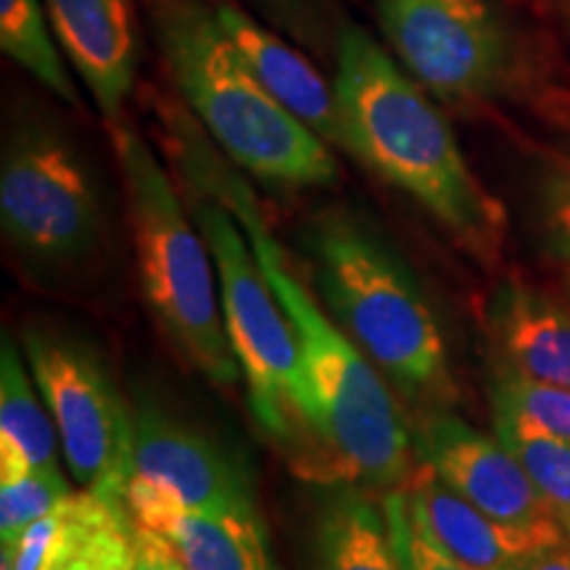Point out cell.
I'll use <instances>...</instances> for the list:
<instances>
[{
	"mask_svg": "<svg viewBox=\"0 0 570 570\" xmlns=\"http://www.w3.org/2000/svg\"><path fill=\"white\" fill-rule=\"evenodd\" d=\"M164 146L194 194L212 196L238 219L256 262L294 327L306 396V436L312 452L306 473L352 487L399 489L412 473V439L391 396L386 377L352 336L320 306L262 214L240 167L223 159L219 146L183 106L156 104Z\"/></svg>",
	"mask_w": 570,
	"mask_h": 570,
	"instance_id": "obj_1",
	"label": "cell"
},
{
	"mask_svg": "<svg viewBox=\"0 0 570 570\" xmlns=\"http://www.w3.org/2000/svg\"><path fill=\"white\" fill-rule=\"evenodd\" d=\"M341 148L407 194L470 254L494 259L502 248V204L462 156L452 127L396 56L354 21L336 32Z\"/></svg>",
	"mask_w": 570,
	"mask_h": 570,
	"instance_id": "obj_2",
	"label": "cell"
},
{
	"mask_svg": "<svg viewBox=\"0 0 570 570\" xmlns=\"http://www.w3.org/2000/svg\"><path fill=\"white\" fill-rule=\"evenodd\" d=\"M148 30L183 101L244 173L288 188L338 180L331 146L254 77L209 0H140Z\"/></svg>",
	"mask_w": 570,
	"mask_h": 570,
	"instance_id": "obj_3",
	"label": "cell"
},
{
	"mask_svg": "<svg viewBox=\"0 0 570 570\" xmlns=\"http://www.w3.org/2000/svg\"><path fill=\"white\" fill-rule=\"evenodd\" d=\"M317 288L336 323L386 381L415 402H446L444 336L407 262L370 223L327 209L309 227Z\"/></svg>",
	"mask_w": 570,
	"mask_h": 570,
	"instance_id": "obj_4",
	"label": "cell"
},
{
	"mask_svg": "<svg viewBox=\"0 0 570 570\" xmlns=\"http://www.w3.org/2000/svg\"><path fill=\"white\" fill-rule=\"evenodd\" d=\"M109 132L122 167L140 285L156 323L198 373L233 386L240 365L219 312L217 267L194 214L183 209L167 169L132 125L117 119Z\"/></svg>",
	"mask_w": 570,
	"mask_h": 570,
	"instance_id": "obj_5",
	"label": "cell"
},
{
	"mask_svg": "<svg viewBox=\"0 0 570 570\" xmlns=\"http://www.w3.org/2000/svg\"><path fill=\"white\" fill-rule=\"evenodd\" d=\"M190 196V214L217 267L225 331L246 377L256 423L269 439L294 444L306 431L304 375L294 327L233 212L212 196L194 190Z\"/></svg>",
	"mask_w": 570,
	"mask_h": 570,
	"instance_id": "obj_6",
	"label": "cell"
},
{
	"mask_svg": "<svg viewBox=\"0 0 570 570\" xmlns=\"http://www.w3.org/2000/svg\"><path fill=\"white\" fill-rule=\"evenodd\" d=\"M396 61L452 106H479L518 80L520 46L494 0H377Z\"/></svg>",
	"mask_w": 570,
	"mask_h": 570,
	"instance_id": "obj_7",
	"label": "cell"
},
{
	"mask_svg": "<svg viewBox=\"0 0 570 570\" xmlns=\"http://www.w3.org/2000/svg\"><path fill=\"white\" fill-rule=\"evenodd\" d=\"M0 223L19 252L42 262L75 259L98 238L101 196L90 167L48 119H19L6 138Z\"/></svg>",
	"mask_w": 570,
	"mask_h": 570,
	"instance_id": "obj_8",
	"label": "cell"
},
{
	"mask_svg": "<svg viewBox=\"0 0 570 570\" xmlns=\"http://www.w3.org/2000/svg\"><path fill=\"white\" fill-rule=\"evenodd\" d=\"M24 354L38 383L69 473L82 489L127 502L135 428L117 386L85 344L27 327Z\"/></svg>",
	"mask_w": 570,
	"mask_h": 570,
	"instance_id": "obj_9",
	"label": "cell"
},
{
	"mask_svg": "<svg viewBox=\"0 0 570 570\" xmlns=\"http://www.w3.org/2000/svg\"><path fill=\"white\" fill-rule=\"evenodd\" d=\"M132 428L127 508L140 525L156 529L169 512L256 510L244 470L204 433L154 404L132 412Z\"/></svg>",
	"mask_w": 570,
	"mask_h": 570,
	"instance_id": "obj_10",
	"label": "cell"
},
{
	"mask_svg": "<svg viewBox=\"0 0 570 570\" xmlns=\"http://www.w3.org/2000/svg\"><path fill=\"white\" fill-rule=\"evenodd\" d=\"M412 444L420 462L449 489L499 523L518 529L562 525L515 454L502 441L470 428L462 417L433 410L423 417Z\"/></svg>",
	"mask_w": 570,
	"mask_h": 570,
	"instance_id": "obj_11",
	"label": "cell"
},
{
	"mask_svg": "<svg viewBox=\"0 0 570 570\" xmlns=\"http://www.w3.org/2000/svg\"><path fill=\"white\" fill-rule=\"evenodd\" d=\"M420 533L465 570H515L533 554L568 544L566 529H518L499 523L420 465L402 483Z\"/></svg>",
	"mask_w": 570,
	"mask_h": 570,
	"instance_id": "obj_12",
	"label": "cell"
},
{
	"mask_svg": "<svg viewBox=\"0 0 570 570\" xmlns=\"http://www.w3.org/2000/svg\"><path fill=\"white\" fill-rule=\"evenodd\" d=\"M135 523L127 502L92 491H71L51 515L3 547L11 570H132Z\"/></svg>",
	"mask_w": 570,
	"mask_h": 570,
	"instance_id": "obj_13",
	"label": "cell"
},
{
	"mask_svg": "<svg viewBox=\"0 0 570 570\" xmlns=\"http://www.w3.org/2000/svg\"><path fill=\"white\" fill-rule=\"evenodd\" d=\"M67 61L106 122L122 119L138 71V0H42Z\"/></svg>",
	"mask_w": 570,
	"mask_h": 570,
	"instance_id": "obj_14",
	"label": "cell"
},
{
	"mask_svg": "<svg viewBox=\"0 0 570 570\" xmlns=\"http://www.w3.org/2000/svg\"><path fill=\"white\" fill-rule=\"evenodd\" d=\"M214 6L235 51L254 71L256 80L265 85L269 96L296 119H302L312 132H317L327 146L341 148V117L333 82H327L315 63L298 53L291 42L248 17L244 9L223 0Z\"/></svg>",
	"mask_w": 570,
	"mask_h": 570,
	"instance_id": "obj_15",
	"label": "cell"
},
{
	"mask_svg": "<svg viewBox=\"0 0 570 570\" xmlns=\"http://www.w3.org/2000/svg\"><path fill=\"white\" fill-rule=\"evenodd\" d=\"M499 348L518 373L570 389V312L523 283L494 298L491 315Z\"/></svg>",
	"mask_w": 570,
	"mask_h": 570,
	"instance_id": "obj_16",
	"label": "cell"
},
{
	"mask_svg": "<svg viewBox=\"0 0 570 570\" xmlns=\"http://www.w3.org/2000/svg\"><path fill=\"white\" fill-rule=\"evenodd\" d=\"M30 375L17 344L6 338L0 348V479L59 470V431Z\"/></svg>",
	"mask_w": 570,
	"mask_h": 570,
	"instance_id": "obj_17",
	"label": "cell"
},
{
	"mask_svg": "<svg viewBox=\"0 0 570 570\" xmlns=\"http://www.w3.org/2000/svg\"><path fill=\"white\" fill-rule=\"evenodd\" d=\"M317 570H407L391 537L386 510L360 489L341 487L327 497L315 529Z\"/></svg>",
	"mask_w": 570,
	"mask_h": 570,
	"instance_id": "obj_18",
	"label": "cell"
},
{
	"mask_svg": "<svg viewBox=\"0 0 570 570\" xmlns=\"http://www.w3.org/2000/svg\"><path fill=\"white\" fill-rule=\"evenodd\" d=\"M159 531L188 570H277L256 510L169 512Z\"/></svg>",
	"mask_w": 570,
	"mask_h": 570,
	"instance_id": "obj_19",
	"label": "cell"
},
{
	"mask_svg": "<svg viewBox=\"0 0 570 570\" xmlns=\"http://www.w3.org/2000/svg\"><path fill=\"white\" fill-rule=\"evenodd\" d=\"M51 17L42 0H0V48L63 104L80 106Z\"/></svg>",
	"mask_w": 570,
	"mask_h": 570,
	"instance_id": "obj_20",
	"label": "cell"
},
{
	"mask_svg": "<svg viewBox=\"0 0 570 570\" xmlns=\"http://www.w3.org/2000/svg\"><path fill=\"white\" fill-rule=\"evenodd\" d=\"M494 428L562 529L570 525V441L520 415L508 404L494 402Z\"/></svg>",
	"mask_w": 570,
	"mask_h": 570,
	"instance_id": "obj_21",
	"label": "cell"
},
{
	"mask_svg": "<svg viewBox=\"0 0 570 570\" xmlns=\"http://www.w3.org/2000/svg\"><path fill=\"white\" fill-rule=\"evenodd\" d=\"M71 494L61 470H30L17 479H0V539L3 547L17 541L35 520L51 515L61 499Z\"/></svg>",
	"mask_w": 570,
	"mask_h": 570,
	"instance_id": "obj_22",
	"label": "cell"
},
{
	"mask_svg": "<svg viewBox=\"0 0 570 570\" xmlns=\"http://www.w3.org/2000/svg\"><path fill=\"white\" fill-rule=\"evenodd\" d=\"M494 402L508 404L544 431L570 441V389L533 381L515 367L502 365L494 381Z\"/></svg>",
	"mask_w": 570,
	"mask_h": 570,
	"instance_id": "obj_23",
	"label": "cell"
},
{
	"mask_svg": "<svg viewBox=\"0 0 570 570\" xmlns=\"http://www.w3.org/2000/svg\"><path fill=\"white\" fill-rule=\"evenodd\" d=\"M383 510H386V520L391 537L407 570H465L458 562L449 560L436 544H431L412 520L407 494L404 489H391L386 499H383Z\"/></svg>",
	"mask_w": 570,
	"mask_h": 570,
	"instance_id": "obj_24",
	"label": "cell"
},
{
	"mask_svg": "<svg viewBox=\"0 0 570 570\" xmlns=\"http://www.w3.org/2000/svg\"><path fill=\"white\" fill-rule=\"evenodd\" d=\"M262 3H265L269 17L277 24H283L298 42L323 51L327 40V19L317 0H262Z\"/></svg>",
	"mask_w": 570,
	"mask_h": 570,
	"instance_id": "obj_25",
	"label": "cell"
},
{
	"mask_svg": "<svg viewBox=\"0 0 570 570\" xmlns=\"http://www.w3.org/2000/svg\"><path fill=\"white\" fill-rule=\"evenodd\" d=\"M541 217L554 246L570 259V161H560L541 185Z\"/></svg>",
	"mask_w": 570,
	"mask_h": 570,
	"instance_id": "obj_26",
	"label": "cell"
},
{
	"mask_svg": "<svg viewBox=\"0 0 570 570\" xmlns=\"http://www.w3.org/2000/svg\"><path fill=\"white\" fill-rule=\"evenodd\" d=\"M138 523V520H135ZM132 570H188L175 550V544L164 533L146 529L138 523L135 537V568Z\"/></svg>",
	"mask_w": 570,
	"mask_h": 570,
	"instance_id": "obj_27",
	"label": "cell"
},
{
	"mask_svg": "<svg viewBox=\"0 0 570 570\" xmlns=\"http://www.w3.org/2000/svg\"><path fill=\"white\" fill-rule=\"evenodd\" d=\"M515 570H570V547L560 544L552 547V550L533 554L531 560H525L523 566Z\"/></svg>",
	"mask_w": 570,
	"mask_h": 570,
	"instance_id": "obj_28",
	"label": "cell"
},
{
	"mask_svg": "<svg viewBox=\"0 0 570 570\" xmlns=\"http://www.w3.org/2000/svg\"><path fill=\"white\" fill-rule=\"evenodd\" d=\"M562 3V9H566V13H568V19H570V0H560Z\"/></svg>",
	"mask_w": 570,
	"mask_h": 570,
	"instance_id": "obj_29",
	"label": "cell"
},
{
	"mask_svg": "<svg viewBox=\"0 0 570 570\" xmlns=\"http://www.w3.org/2000/svg\"><path fill=\"white\" fill-rule=\"evenodd\" d=\"M566 537H568V547H570V525H566Z\"/></svg>",
	"mask_w": 570,
	"mask_h": 570,
	"instance_id": "obj_30",
	"label": "cell"
}]
</instances>
